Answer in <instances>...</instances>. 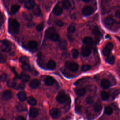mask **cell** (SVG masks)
Wrapping results in <instances>:
<instances>
[{"mask_svg": "<svg viewBox=\"0 0 120 120\" xmlns=\"http://www.w3.org/2000/svg\"><path fill=\"white\" fill-rule=\"evenodd\" d=\"M23 17L27 21H30L32 19V15L30 13H27V12H24L22 14Z\"/></svg>", "mask_w": 120, "mask_h": 120, "instance_id": "29", "label": "cell"}, {"mask_svg": "<svg viewBox=\"0 0 120 120\" xmlns=\"http://www.w3.org/2000/svg\"><path fill=\"white\" fill-rule=\"evenodd\" d=\"M62 5L65 9H68L71 7V3L68 0H63L62 2Z\"/></svg>", "mask_w": 120, "mask_h": 120, "instance_id": "32", "label": "cell"}, {"mask_svg": "<svg viewBox=\"0 0 120 120\" xmlns=\"http://www.w3.org/2000/svg\"><path fill=\"white\" fill-rule=\"evenodd\" d=\"M94 111L96 112H99L102 109V105L99 100L95 104L94 107Z\"/></svg>", "mask_w": 120, "mask_h": 120, "instance_id": "22", "label": "cell"}, {"mask_svg": "<svg viewBox=\"0 0 120 120\" xmlns=\"http://www.w3.org/2000/svg\"><path fill=\"white\" fill-rule=\"evenodd\" d=\"M106 48H108L109 50H110L111 51L113 49V45L112 43L111 42H109L106 45V46H105Z\"/></svg>", "mask_w": 120, "mask_h": 120, "instance_id": "46", "label": "cell"}, {"mask_svg": "<svg viewBox=\"0 0 120 120\" xmlns=\"http://www.w3.org/2000/svg\"><path fill=\"white\" fill-rule=\"evenodd\" d=\"M65 66L71 71L73 72H76L78 69V65L76 63L74 62L67 61L65 63Z\"/></svg>", "mask_w": 120, "mask_h": 120, "instance_id": "2", "label": "cell"}, {"mask_svg": "<svg viewBox=\"0 0 120 120\" xmlns=\"http://www.w3.org/2000/svg\"><path fill=\"white\" fill-rule=\"evenodd\" d=\"M86 102L88 104H91L93 102L92 98L90 96H88L86 99Z\"/></svg>", "mask_w": 120, "mask_h": 120, "instance_id": "48", "label": "cell"}, {"mask_svg": "<svg viewBox=\"0 0 120 120\" xmlns=\"http://www.w3.org/2000/svg\"></svg>", "mask_w": 120, "mask_h": 120, "instance_id": "57", "label": "cell"}, {"mask_svg": "<svg viewBox=\"0 0 120 120\" xmlns=\"http://www.w3.org/2000/svg\"><path fill=\"white\" fill-rule=\"evenodd\" d=\"M50 114L52 118L58 119L61 116V112L59 109L54 108L50 111Z\"/></svg>", "mask_w": 120, "mask_h": 120, "instance_id": "4", "label": "cell"}, {"mask_svg": "<svg viewBox=\"0 0 120 120\" xmlns=\"http://www.w3.org/2000/svg\"><path fill=\"white\" fill-rule=\"evenodd\" d=\"M39 84H40V82L38 80L34 79V80H32L30 82L29 85L31 88L33 89H36L39 86Z\"/></svg>", "mask_w": 120, "mask_h": 120, "instance_id": "16", "label": "cell"}, {"mask_svg": "<svg viewBox=\"0 0 120 120\" xmlns=\"http://www.w3.org/2000/svg\"><path fill=\"white\" fill-rule=\"evenodd\" d=\"M44 28V25L42 24H38L37 27H36V30L38 31H41Z\"/></svg>", "mask_w": 120, "mask_h": 120, "instance_id": "47", "label": "cell"}, {"mask_svg": "<svg viewBox=\"0 0 120 120\" xmlns=\"http://www.w3.org/2000/svg\"><path fill=\"white\" fill-rule=\"evenodd\" d=\"M72 56H73V58L76 59V58H78V57L79 52L76 49H73L72 50Z\"/></svg>", "mask_w": 120, "mask_h": 120, "instance_id": "40", "label": "cell"}, {"mask_svg": "<svg viewBox=\"0 0 120 120\" xmlns=\"http://www.w3.org/2000/svg\"><path fill=\"white\" fill-rule=\"evenodd\" d=\"M91 69V67L89 65H84L82 67V71L83 72L87 71Z\"/></svg>", "mask_w": 120, "mask_h": 120, "instance_id": "41", "label": "cell"}, {"mask_svg": "<svg viewBox=\"0 0 120 120\" xmlns=\"http://www.w3.org/2000/svg\"><path fill=\"white\" fill-rule=\"evenodd\" d=\"M7 76L6 74H2L0 75V80L1 82H5L7 80Z\"/></svg>", "mask_w": 120, "mask_h": 120, "instance_id": "44", "label": "cell"}, {"mask_svg": "<svg viewBox=\"0 0 120 120\" xmlns=\"http://www.w3.org/2000/svg\"><path fill=\"white\" fill-rule=\"evenodd\" d=\"M0 120H5V119H1Z\"/></svg>", "mask_w": 120, "mask_h": 120, "instance_id": "56", "label": "cell"}, {"mask_svg": "<svg viewBox=\"0 0 120 120\" xmlns=\"http://www.w3.org/2000/svg\"><path fill=\"white\" fill-rule=\"evenodd\" d=\"M13 95L11 90H5L2 93V98L5 100H9L12 98Z\"/></svg>", "mask_w": 120, "mask_h": 120, "instance_id": "6", "label": "cell"}, {"mask_svg": "<svg viewBox=\"0 0 120 120\" xmlns=\"http://www.w3.org/2000/svg\"><path fill=\"white\" fill-rule=\"evenodd\" d=\"M110 52H111V50H109L108 48H106V47H105L103 50V53L104 55L106 56H109V55L110 53Z\"/></svg>", "mask_w": 120, "mask_h": 120, "instance_id": "43", "label": "cell"}, {"mask_svg": "<svg viewBox=\"0 0 120 120\" xmlns=\"http://www.w3.org/2000/svg\"><path fill=\"white\" fill-rule=\"evenodd\" d=\"M55 80L51 76H48L44 80L45 83L47 86H51L54 83Z\"/></svg>", "mask_w": 120, "mask_h": 120, "instance_id": "13", "label": "cell"}, {"mask_svg": "<svg viewBox=\"0 0 120 120\" xmlns=\"http://www.w3.org/2000/svg\"><path fill=\"white\" fill-rule=\"evenodd\" d=\"M54 23H55V24L56 25H57L59 27H62L63 25V24H64L63 22L62 21H61V20H56V21H55Z\"/></svg>", "mask_w": 120, "mask_h": 120, "instance_id": "45", "label": "cell"}, {"mask_svg": "<svg viewBox=\"0 0 120 120\" xmlns=\"http://www.w3.org/2000/svg\"><path fill=\"white\" fill-rule=\"evenodd\" d=\"M34 24H34L33 22H30V23H28V26L29 27H32V26H33Z\"/></svg>", "mask_w": 120, "mask_h": 120, "instance_id": "53", "label": "cell"}, {"mask_svg": "<svg viewBox=\"0 0 120 120\" xmlns=\"http://www.w3.org/2000/svg\"><path fill=\"white\" fill-rule=\"evenodd\" d=\"M28 46H29L30 48L31 49L34 50V49H36V48L37 47V46H38V43L35 41H33V40L30 41L29 42Z\"/></svg>", "mask_w": 120, "mask_h": 120, "instance_id": "24", "label": "cell"}, {"mask_svg": "<svg viewBox=\"0 0 120 120\" xmlns=\"http://www.w3.org/2000/svg\"><path fill=\"white\" fill-rule=\"evenodd\" d=\"M16 108H17V110H18L19 111H24L26 110V107L25 105L24 104H19L17 105Z\"/></svg>", "mask_w": 120, "mask_h": 120, "instance_id": "37", "label": "cell"}, {"mask_svg": "<svg viewBox=\"0 0 120 120\" xmlns=\"http://www.w3.org/2000/svg\"><path fill=\"white\" fill-rule=\"evenodd\" d=\"M7 85L10 88H14L16 86V82L15 81L13 80H11L8 82Z\"/></svg>", "mask_w": 120, "mask_h": 120, "instance_id": "34", "label": "cell"}, {"mask_svg": "<svg viewBox=\"0 0 120 120\" xmlns=\"http://www.w3.org/2000/svg\"><path fill=\"white\" fill-rule=\"evenodd\" d=\"M110 85V82L106 79H103L101 80L100 82V86L101 87L104 89H106L109 87Z\"/></svg>", "mask_w": 120, "mask_h": 120, "instance_id": "11", "label": "cell"}, {"mask_svg": "<svg viewBox=\"0 0 120 120\" xmlns=\"http://www.w3.org/2000/svg\"><path fill=\"white\" fill-rule=\"evenodd\" d=\"M80 110H81V109H80V107H79V106H77L75 107V111H80Z\"/></svg>", "mask_w": 120, "mask_h": 120, "instance_id": "54", "label": "cell"}, {"mask_svg": "<svg viewBox=\"0 0 120 120\" xmlns=\"http://www.w3.org/2000/svg\"><path fill=\"white\" fill-rule=\"evenodd\" d=\"M38 114V110L35 108H30L29 112V115L31 118H35Z\"/></svg>", "mask_w": 120, "mask_h": 120, "instance_id": "12", "label": "cell"}, {"mask_svg": "<svg viewBox=\"0 0 120 120\" xmlns=\"http://www.w3.org/2000/svg\"><path fill=\"white\" fill-rule=\"evenodd\" d=\"M1 50L4 52H8L10 50V45L2 44L0 46Z\"/></svg>", "mask_w": 120, "mask_h": 120, "instance_id": "27", "label": "cell"}, {"mask_svg": "<svg viewBox=\"0 0 120 120\" xmlns=\"http://www.w3.org/2000/svg\"><path fill=\"white\" fill-rule=\"evenodd\" d=\"M28 103L31 105L34 106L36 105L37 101L36 100L32 97H29L27 99Z\"/></svg>", "mask_w": 120, "mask_h": 120, "instance_id": "25", "label": "cell"}, {"mask_svg": "<svg viewBox=\"0 0 120 120\" xmlns=\"http://www.w3.org/2000/svg\"><path fill=\"white\" fill-rule=\"evenodd\" d=\"M6 56L3 53L0 52V63H5L6 61Z\"/></svg>", "mask_w": 120, "mask_h": 120, "instance_id": "42", "label": "cell"}, {"mask_svg": "<svg viewBox=\"0 0 120 120\" xmlns=\"http://www.w3.org/2000/svg\"><path fill=\"white\" fill-rule=\"evenodd\" d=\"M92 8L89 6L85 7L82 9V14L85 16H88L90 15L93 13Z\"/></svg>", "mask_w": 120, "mask_h": 120, "instance_id": "5", "label": "cell"}, {"mask_svg": "<svg viewBox=\"0 0 120 120\" xmlns=\"http://www.w3.org/2000/svg\"><path fill=\"white\" fill-rule=\"evenodd\" d=\"M0 42H1V43H2V44H5V45H10V42H9L8 40H6V39H3V40H1Z\"/></svg>", "mask_w": 120, "mask_h": 120, "instance_id": "49", "label": "cell"}, {"mask_svg": "<svg viewBox=\"0 0 120 120\" xmlns=\"http://www.w3.org/2000/svg\"><path fill=\"white\" fill-rule=\"evenodd\" d=\"M115 16L118 18H120V10H118L116 11L115 12Z\"/></svg>", "mask_w": 120, "mask_h": 120, "instance_id": "51", "label": "cell"}, {"mask_svg": "<svg viewBox=\"0 0 120 120\" xmlns=\"http://www.w3.org/2000/svg\"><path fill=\"white\" fill-rule=\"evenodd\" d=\"M75 92L78 96H82L85 94L86 90L83 88H80L75 90Z\"/></svg>", "mask_w": 120, "mask_h": 120, "instance_id": "21", "label": "cell"}, {"mask_svg": "<svg viewBox=\"0 0 120 120\" xmlns=\"http://www.w3.org/2000/svg\"><path fill=\"white\" fill-rule=\"evenodd\" d=\"M55 29H54L52 27H50L49 28H48L45 32V37L46 38H50V37L54 33H55Z\"/></svg>", "mask_w": 120, "mask_h": 120, "instance_id": "8", "label": "cell"}, {"mask_svg": "<svg viewBox=\"0 0 120 120\" xmlns=\"http://www.w3.org/2000/svg\"><path fill=\"white\" fill-rule=\"evenodd\" d=\"M91 49L88 47H83L81 50L82 54L83 57H88L91 53Z\"/></svg>", "mask_w": 120, "mask_h": 120, "instance_id": "9", "label": "cell"}, {"mask_svg": "<svg viewBox=\"0 0 120 120\" xmlns=\"http://www.w3.org/2000/svg\"><path fill=\"white\" fill-rule=\"evenodd\" d=\"M20 79L23 82H27L30 79L29 75L24 73H22L20 75Z\"/></svg>", "mask_w": 120, "mask_h": 120, "instance_id": "17", "label": "cell"}, {"mask_svg": "<svg viewBox=\"0 0 120 120\" xmlns=\"http://www.w3.org/2000/svg\"><path fill=\"white\" fill-rule=\"evenodd\" d=\"M84 2H90V0H83Z\"/></svg>", "mask_w": 120, "mask_h": 120, "instance_id": "55", "label": "cell"}, {"mask_svg": "<svg viewBox=\"0 0 120 120\" xmlns=\"http://www.w3.org/2000/svg\"><path fill=\"white\" fill-rule=\"evenodd\" d=\"M75 24L74 22L71 23L68 27L67 30L69 33H73L75 31Z\"/></svg>", "mask_w": 120, "mask_h": 120, "instance_id": "26", "label": "cell"}, {"mask_svg": "<svg viewBox=\"0 0 120 120\" xmlns=\"http://www.w3.org/2000/svg\"><path fill=\"white\" fill-rule=\"evenodd\" d=\"M25 87V85L23 83H20L19 84V85L17 87V89H19V90H22Z\"/></svg>", "mask_w": 120, "mask_h": 120, "instance_id": "50", "label": "cell"}, {"mask_svg": "<svg viewBox=\"0 0 120 120\" xmlns=\"http://www.w3.org/2000/svg\"><path fill=\"white\" fill-rule=\"evenodd\" d=\"M114 22V19L111 17H106L105 20V23L107 25H112Z\"/></svg>", "mask_w": 120, "mask_h": 120, "instance_id": "23", "label": "cell"}, {"mask_svg": "<svg viewBox=\"0 0 120 120\" xmlns=\"http://www.w3.org/2000/svg\"><path fill=\"white\" fill-rule=\"evenodd\" d=\"M105 113L107 115H111L113 112V109L110 106H107L105 109Z\"/></svg>", "mask_w": 120, "mask_h": 120, "instance_id": "38", "label": "cell"}, {"mask_svg": "<svg viewBox=\"0 0 120 120\" xmlns=\"http://www.w3.org/2000/svg\"><path fill=\"white\" fill-rule=\"evenodd\" d=\"M33 13L34 15L36 16H39L41 14V11L40 8L38 6H35L34 8H33Z\"/></svg>", "mask_w": 120, "mask_h": 120, "instance_id": "19", "label": "cell"}, {"mask_svg": "<svg viewBox=\"0 0 120 120\" xmlns=\"http://www.w3.org/2000/svg\"><path fill=\"white\" fill-rule=\"evenodd\" d=\"M16 120H25V119L22 116H19L16 118Z\"/></svg>", "mask_w": 120, "mask_h": 120, "instance_id": "52", "label": "cell"}, {"mask_svg": "<svg viewBox=\"0 0 120 120\" xmlns=\"http://www.w3.org/2000/svg\"><path fill=\"white\" fill-rule=\"evenodd\" d=\"M58 45L61 50H66L67 48V42L64 39H61L59 40Z\"/></svg>", "mask_w": 120, "mask_h": 120, "instance_id": "10", "label": "cell"}, {"mask_svg": "<svg viewBox=\"0 0 120 120\" xmlns=\"http://www.w3.org/2000/svg\"><path fill=\"white\" fill-rule=\"evenodd\" d=\"M19 61L23 64L27 63L29 61V59L26 56H22L19 59Z\"/></svg>", "mask_w": 120, "mask_h": 120, "instance_id": "39", "label": "cell"}, {"mask_svg": "<svg viewBox=\"0 0 120 120\" xmlns=\"http://www.w3.org/2000/svg\"><path fill=\"white\" fill-rule=\"evenodd\" d=\"M93 40L92 39L89 37H87L84 38L83 39V43L87 45H90L92 44L93 43Z\"/></svg>", "mask_w": 120, "mask_h": 120, "instance_id": "20", "label": "cell"}, {"mask_svg": "<svg viewBox=\"0 0 120 120\" xmlns=\"http://www.w3.org/2000/svg\"><path fill=\"white\" fill-rule=\"evenodd\" d=\"M52 12H53V14H55V15H60L62 13L63 10H62V8L60 7L57 5V6H55L54 8H53Z\"/></svg>", "mask_w": 120, "mask_h": 120, "instance_id": "14", "label": "cell"}, {"mask_svg": "<svg viewBox=\"0 0 120 120\" xmlns=\"http://www.w3.org/2000/svg\"><path fill=\"white\" fill-rule=\"evenodd\" d=\"M100 95H101V97L102 99L104 100H106L108 99L109 97V94L105 91H102Z\"/></svg>", "mask_w": 120, "mask_h": 120, "instance_id": "35", "label": "cell"}, {"mask_svg": "<svg viewBox=\"0 0 120 120\" xmlns=\"http://www.w3.org/2000/svg\"><path fill=\"white\" fill-rule=\"evenodd\" d=\"M35 6V2L32 0L26 1L24 4V7L29 10L32 9Z\"/></svg>", "mask_w": 120, "mask_h": 120, "instance_id": "7", "label": "cell"}, {"mask_svg": "<svg viewBox=\"0 0 120 120\" xmlns=\"http://www.w3.org/2000/svg\"><path fill=\"white\" fill-rule=\"evenodd\" d=\"M106 61L108 63L112 65L114 64L115 61V58L113 56L111 55V56H108V57L106 59Z\"/></svg>", "mask_w": 120, "mask_h": 120, "instance_id": "33", "label": "cell"}, {"mask_svg": "<svg viewBox=\"0 0 120 120\" xmlns=\"http://www.w3.org/2000/svg\"><path fill=\"white\" fill-rule=\"evenodd\" d=\"M60 36L56 32L53 33L50 38V39L53 41H57L58 40H59L60 39Z\"/></svg>", "mask_w": 120, "mask_h": 120, "instance_id": "30", "label": "cell"}, {"mask_svg": "<svg viewBox=\"0 0 120 120\" xmlns=\"http://www.w3.org/2000/svg\"><path fill=\"white\" fill-rule=\"evenodd\" d=\"M47 68L51 70L53 69L56 67V63L53 60H50L46 64Z\"/></svg>", "mask_w": 120, "mask_h": 120, "instance_id": "18", "label": "cell"}, {"mask_svg": "<svg viewBox=\"0 0 120 120\" xmlns=\"http://www.w3.org/2000/svg\"><path fill=\"white\" fill-rule=\"evenodd\" d=\"M20 9V6L18 5H14L11 8V11L12 14H15Z\"/></svg>", "mask_w": 120, "mask_h": 120, "instance_id": "31", "label": "cell"}, {"mask_svg": "<svg viewBox=\"0 0 120 120\" xmlns=\"http://www.w3.org/2000/svg\"><path fill=\"white\" fill-rule=\"evenodd\" d=\"M22 68L25 71L27 72H30L31 71V68L30 66L28 64V63H24L22 65Z\"/></svg>", "mask_w": 120, "mask_h": 120, "instance_id": "36", "label": "cell"}, {"mask_svg": "<svg viewBox=\"0 0 120 120\" xmlns=\"http://www.w3.org/2000/svg\"><path fill=\"white\" fill-rule=\"evenodd\" d=\"M17 97L18 98V99H19L20 101L23 102L26 99H27V96H26V93L22 91H21L20 92H19L17 93Z\"/></svg>", "mask_w": 120, "mask_h": 120, "instance_id": "15", "label": "cell"}, {"mask_svg": "<svg viewBox=\"0 0 120 120\" xmlns=\"http://www.w3.org/2000/svg\"><path fill=\"white\" fill-rule=\"evenodd\" d=\"M92 33L96 37H99L101 35L98 28L97 26H95L92 29Z\"/></svg>", "mask_w": 120, "mask_h": 120, "instance_id": "28", "label": "cell"}, {"mask_svg": "<svg viewBox=\"0 0 120 120\" xmlns=\"http://www.w3.org/2000/svg\"><path fill=\"white\" fill-rule=\"evenodd\" d=\"M56 99L57 101L61 104L64 103L67 99V96L63 90L60 91L57 96Z\"/></svg>", "mask_w": 120, "mask_h": 120, "instance_id": "3", "label": "cell"}, {"mask_svg": "<svg viewBox=\"0 0 120 120\" xmlns=\"http://www.w3.org/2000/svg\"><path fill=\"white\" fill-rule=\"evenodd\" d=\"M20 24L15 19H10L8 22V31L12 35L18 34L19 31Z\"/></svg>", "mask_w": 120, "mask_h": 120, "instance_id": "1", "label": "cell"}]
</instances>
